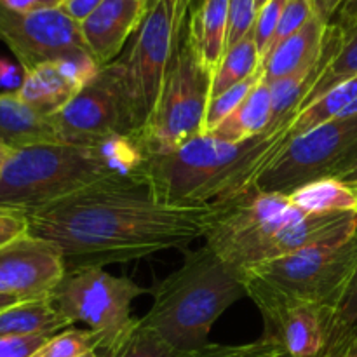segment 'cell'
<instances>
[{"mask_svg":"<svg viewBox=\"0 0 357 357\" xmlns=\"http://www.w3.org/2000/svg\"><path fill=\"white\" fill-rule=\"evenodd\" d=\"M218 206L157 201L145 183H105L26 213L28 234L61 250L66 271L129 264L206 237Z\"/></svg>","mask_w":357,"mask_h":357,"instance_id":"cell-1","label":"cell"},{"mask_svg":"<svg viewBox=\"0 0 357 357\" xmlns=\"http://www.w3.org/2000/svg\"><path fill=\"white\" fill-rule=\"evenodd\" d=\"M149 150L139 135L96 145L37 143L14 150L0 174V208L30 213L105 183H145Z\"/></svg>","mask_w":357,"mask_h":357,"instance_id":"cell-2","label":"cell"},{"mask_svg":"<svg viewBox=\"0 0 357 357\" xmlns=\"http://www.w3.org/2000/svg\"><path fill=\"white\" fill-rule=\"evenodd\" d=\"M288 129L265 131L241 143L197 136L174 152L150 155L146 185L166 204H225L257 183L288 142Z\"/></svg>","mask_w":357,"mask_h":357,"instance_id":"cell-3","label":"cell"},{"mask_svg":"<svg viewBox=\"0 0 357 357\" xmlns=\"http://www.w3.org/2000/svg\"><path fill=\"white\" fill-rule=\"evenodd\" d=\"M357 232V215H305L288 195L264 192L253 185L222 204L206 234V244L239 271L278 260L303 248Z\"/></svg>","mask_w":357,"mask_h":357,"instance_id":"cell-4","label":"cell"},{"mask_svg":"<svg viewBox=\"0 0 357 357\" xmlns=\"http://www.w3.org/2000/svg\"><path fill=\"white\" fill-rule=\"evenodd\" d=\"M244 296V272L206 244L185 251L181 267L153 288L152 307L139 321L180 351H201L216 319Z\"/></svg>","mask_w":357,"mask_h":357,"instance_id":"cell-5","label":"cell"},{"mask_svg":"<svg viewBox=\"0 0 357 357\" xmlns=\"http://www.w3.org/2000/svg\"><path fill=\"white\" fill-rule=\"evenodd\" d=\"M187 16L181 0H152L131 47L114 61L138 135L155 110Z\"/></svg>","mask_w":357,"mask_h":357,"instance_id":"cell-6","label":"cell"},{"mask_svg":"<svg viewBox=\"0 0 357 357\" xmlns=\"http://www.w3.org/2000/svg\"><path fill=\"white\" fill-rule=\"evenodd\" d=\"M211 86L213 72L199 59L185 21L155 110L139 132L149 155L174 152L190 139L202 136Z\"/></svg>","mask_w":357,"mask_h":357,"instance_id":"cell-7","label":"cell"},{"mask_svg":"<svg viewBox=\"0 0 357 357\" xmlns=\"http://www.w3.org/2000/svg\"><path fill=\"white\" fill-rule=\"evenodd\" d=\"M357 271V232L335 237L244 271V279L281 295L340 310Z\"/></svg>","mask_w":357,"mask_h":357,"instance_id":"cell-8","label":"cell"},{"mask_svg":"<svg viewBox=\"0 0 357 357\" xmlns=\"http://www.w3.org/2000/svg\"><path fill=\"white\" fill-rule=\"evenodd\" d=\"M356 176L357 115L333 119L286 142L255 185L264 192L289 195L324 178Z\"/></svg>","mask_w":357,"mask_h":357,"instance_id":"cell-9","label":"cell"},{"mask_svg":"<svg viewBox=\"0 0 357 357\" xmlns=\"http://www.w3.org/2000/svg\"><path fill=\"white\" fill-rule=\"evenodd\" d=\"M145 289L129 278H117L103 267L68 268L51 295L54 309L68 321L84 323L100 338L105 352L132 324L131 303Z\"/></svg>","mask_w":357,"mask_h":357,"instance_id":"cell-10","label":"cell"},{"mask_svg":"<svg viewBox=\"0 0 357 357\" xmlns=\"http://www.w3.org/2000/svg\"><path fill=\"white\" fill-rule=\"evenodd\" d=\"M244 284L246 295L264 317V337L278 345L286 357H324L357 331L340 326L338 310L333 307L291 298L250 279H244Z\"/></svg>","mask_w":357,"mask_h":357,"instance_id":"cell-11","label":"cell"},{"mask_svg":"<svg viewBox=\"0 0 357 357\" xmlns=\"http://www.w3.org/2000/svg\"><path fill=\"white\" fill-rule=\"evenodd\" d=\"M49 119L59 143L96 145L112 136L138 135L114 61L101 66L98 75Z\"/></svg>","mask_w":357,"mask_h":357,"instance_id":"cell-12","label":"cell"},{"mask_svg":"<svg viewBox=\"0 0 357 357\" xmlns=\"http://www.w3.org/2000/svg\"><path fill=\"white\" fill-rule=\"evenodd\" d=\"M0 42L16 56L23 73L77 51H89L80 24L59 7L14 13L0 3Z\"/></svg>","mask_w":357,"mask_h":357,"instance_id":"cell-13","label":"cell"},{"mask_svg":"<svg viewBox=\"0 0 357 357\" xmlns=\"http://www.w3.org/2000/svg\"><path fill=\"white\" fill-rule=\"evenodd\" d=\"M65 272V257L51 241L26 232L0 248V295L21 302L51 298Z\"/></svg>","mask_w":357,"mask_h":357,"instance_id":"cell-14","label":"cell"},{"mask_svg":"<svg viewBox=\"0 0 357 357\" xmlns=\"http://www.w3.org/2000/svg\"><path fill=\"white\" fill-rule=\"evenodd\" d=\"M146 9L142 0H105L80 23L86 47L100 66L119 58L128 38L138 31Z\"/></svg>","mask_w":357,"mask_h":357,"instance_id":"cell-15","label":"cell"},{"mask_svg":"<svg viewBox=\"0 0 357 357\" xmlns=\"http://www.w3.org/2000/svg\"><path fill=\"white\" fill-rule=\"evenodd\" d=\"M326 31L328 24L314 16L302 30L272 49L260 66L264 70V82L271 86L275 80L312 68L321 58Z\"/></svg>","mask_w":357,"mask_h":357,"instance_id":"cell-16","label":"cell"},{"mask_svg":"<svg viewBox=\"0 0 357 357\" xmlns=\"http://www.w3.org/2000/svg\"><path fill=\"white\" fill-rule=\"evenodd\" d=\"M80 89L82 86L66 72L63 63L56 59L24 72L23 82L14 93L38 114L51 117L68 105Z\"/></svg>","mask_w":357,"mask_h":357,"instance_id":"cell-17","label":"cell"},{"mask_svg":"<svg viewBox=\"0 0 357 357\" xmlns=\"http://www.w3.org/2000/svg\"><path fill=\"white\" fill-rule=\"evenodd\" d=\"M187 26L199 59L215 75L227 51L229 0H199L188 10Z\"/></svg>","mask_w":357,"mask_h":357,"instance_id":"cell-18","label":"cell"},{"mask_svg":"<svg viewBox=\"0 0 357 357\" xmlns=\"http://www.w3.org/2000/svg\"><path fill=\"white\" fill-rule=\"evenodd\" d=\"M0 142L13 149L59 143L51 119L20 100L14 91L0 93Z\"/></svg>","mask_w":357,"mask_h":357,"instance_id":"cell-19","label":"cell"},{"mask_svg":"<svg viewBox=\"0 0 357 357\" xmlns=\"http://www.w3.org/2000/svg\"><path fill=\"white\" fill-rule=\"evenodd\" d=\"M272 119L271 86L258 82V86L246 96V100L211 132L215 139L229 143H241L267 131Z\"/></svg>","mask_w":357,"mask_h":357,"instance_id":"cell-20","label":"cell"},{"mask_svg":"<svg viewBox=\"0 0 357 357\" xmlns=\"http://www.w3.org/2000/svg\"><path fill=\"white\" fill-rule=\"evenodd\" d=\"M289 202L305 215L352 213L357 215V176L349 180L324 178L296 188Z\"/></svg>","mask_w":357,"mask_h":357,"instance_id":"cell-21","label":"cell"},{"mask_svg":"<svg viewBox=\"0 0 357 357\" xmlns=\"http://www.w3.org/2000/svg\"><path fill=\"white\" fill-rule=\"evenodd\" d=\"M72 324L54 309L51 298L20 302L0 310V338L65 331Z\"/></svg>","mask_w":357,"mask_h":357,"instance_id":"cell-22","label":"cell"},{"mask_svg":"<svg viewBox=\"0 0 357 357\" xmlns=\"http://www.w3.org/2000/svg\"><path fill=\"white\" fill-rule=\"evenodd\" d=\"M356 100L357 77L335 86L333 89L328 91L324 96H321L319 100L314 101L312 105H309L305 110L300 112V114L293 119L291 124H289L286 138H288L289 142V139L305 135L307 131L324 124V122L333 121V119H340V115L344 114L345 108L351 107Z\"/></svg>","mask_w":357,"mask_h":357,"instance_id":"cell-23","label":"cell"},{"mask_svg":"<svg viewBox=\"0 0 357 357\" xmlns=\"http://www.w3.org/2000/svg\"><path fill=\"white\" fill-rule=\"evenodd\" d=\"M202 351V349H201ZM201 351H180L164 340L157 331L150 330L142 321L135 319L121 338L108 351L101 352L103 357H199Z\"/></svg>","mask_w":357,"mask_h":357,"instance_id":"cell-24","label":"cell"},{"mask_svg":"<svg viewBox=\"0 0 357 357\" xmlns=\"http://www.w3.org/2000/svg\"><path fill=\"white\" fill-rule=\"evenodd\" d=\"M258 70H260V54H258L257 42L251 30L223 56L222 63L213 75L211 98L220 96L236 84L250 79Z\"/></svg>","mask_w":357,"mask_h":357,"instance_id":"cell-25","label":"cell"},{"mask_svg":"<svg viewBox=\"0 0 357 357\" xmlns=\"http://www.w3.org/2000/svg\"><path fill=\"white\" fill-rule=\"evenodd\" d=\"M354 77H357V23L349 30L342 31V44L338 47L337 54L333 56V59L330 61L328 68L324 70L321 79L317 80L316 86L312 87V91L305 96L302 107H300V112L305 110L309 105H312L314 101L324 96L335 86L345 82V80L354 79Z\"/></svg>","mask_w":357,"mask_h":357,"instance_id":"cell-26","label":"cell"},{"mask_svg":"<svg viewBox=\"0 0 357 357\" xmlns=\"http://www.w3.org/2000/svg\"><path fill=\"white\" fill-rule=\"evenodd\" d=\"M264 79V70H258L255 75H251L250 79L243 80V82L236 84L234 87L227 89L225 93H222L220 96L211 98L208 103V110H206L204 117V126H202V136H208L246 100L248 94L258 86V82Z\"/></svg>","mask_w":357,"mask_h":357,"instance_id":"cell-27","label":"cell"},{"mask_svg":"<svg viewBox=\"0 0 357 357\" xmlns=\"http://www.w3.org/2000/svg\"><path fill=\"white\" fill-rule=\"evenodd\" d=\"M96 349H100V338L96 333L91 330L68 328L52 335L31 357H80Z\"/></svg>","mask_w":357,"mask_h":357,"instance_id":"cell-28","label":"cell"},{"mask_svg":"<svg viewBox=\"0 0 357 357\" xmlns=\"http://www.w3.org/2000/svg\"><path fill=\"white\" fill-rule=\"evenodd\" d=\"M286 3H288V0H268L255 17L253 37L255 42H257L258 54H260V66L268 56V52H271L272 44H274L275 31H278L279 21H281Z\"/></svg>","mask_w":357,"mask_h":357,"instance_id":"cell-29","label":"cell"},{"mask_svg":"<svg viewBox=\"0 0 357 357\" xmlns=\"http://www.w3.org/2000/svg\"><path fill=\"white\" fill-rule=\"evenodd\" d=\"M314 16H316V14H314L310 0H288L284 10H282L278 31H275V38H274V44H272V49L278 47L281 42H284L286 38L295 35L298 30H302V28L305 26Z\"/></svg>","mask_w":357,"mask_h":357,"instance_id":"cell-30","label":"cell"},{"mask_svg":"<svg viewBox=\"0 0 357 357\" xmlns=\"http://www.w3.org/2000/svg\"><path fill=\"white\" fill-rule=\"evenodd\" d=\"M255 17H257V0H229L227 51L253 30Z\"/></svg>","mask_w":357,"mask_h":357,"instance_id":"cell-31","label":"cell"},{"mask_svg":"<svg viewBox=\"0 0 357 357\" xmlns=\"http://www.w3.org/2000/svg\"><path fill=\"white\" fill-rule=\"evenodd\" d=\"M284 354L281 349L265 337L243 345H206L199 357H271Z\"/></svg>","mask_w":357,"mask_h":357,"instance_id":"cell-32","label":"cell"},{"mask_svg":"<svg viewBox=\"0 0 357 357\" xmlns=\"http://www.w3.org/2000/svg\"><path fill=\"white\" fill-rule=\"evenodd\" d=\"M51 337L49 333H40L0 338V357H31Z\"/></svg>","mask_w":357,"mask_h":357,"instance_id":"cell-33","label":"cell"},{"mask_svg":"<svg viewBox=\"0 0 357 357\" xmlns=\"http://www.w3.org/2000/svg\"><path fill=\"white\" fill-rule=\"evenodd\" d=\"M28 232L26 215L14 209L0 208V248L9 241L16 239L21 234Z\"/></svg>","mask_w":357,"mask_h":357,"instance_id":"cell-34","label":"cell"},{"mask_svg":"<svg viewBox=\"0 0 357 357\" xmlns=\"http://www.w3.org/2000/svg\"><path fill=\"white\" fill-rule=\"evenodd\" d=\"M338 323H340V326L344 330H357V271L354 278H352L347 293H345V298L342 302L340 310H338Z\"/></svg>","mask_w":357,"mask_h":357,"instance_id":"cell-35","label":"cell"},{"mask_svg":"<svg viewBox=\"0 0 357 357\" xmlns=\"http://www.w3.org/2000/svg\"><path fill=\"white\" fill-rule=\"evenodd\" d=\"M103 2L105 0H63V2L59 3V9H61L66 16L72 17L75 23L80 24Z\"/></svg>","mask_w":357,"mask_h":357,"instance_id":"cell-36","label":"cell"},{"mask_svg":"<svg viewBox=\"0 0 357 357\" xmlns=\"http://www.w3.org/2000/svg\"><path fill=\"white\" fill-rule=\"evenodd\" d=\"M0 3L14 13H35V10L56 9L61 0H0Z\"/></svg>","mask_w":357,"mask_h":357,"instance_id":"cell-37","label":"cell"},{"mask_svg":"<svg viewBox=\"0 0 357 357\" xmlns=\"http://www.w3.org/2000/svg\"><path fill=\"white\" fill-rule=\"evenodd\" d=\"M310 3H312L314 14H316L321 21L330 24L333 23L335 16H337L338 10L342 9L345 0H310Z\"/></svg>","mask_w":357,"mask_h":357,"instance_id":"cell-38","label":"cell"},{"mask_svg":"<svg viewBox=\"0 0 357 357\" xmlns=\"http://www.w3.org/2000/svg\"><path fill=\"white\" fill-rule=\"evenodd\" d=\"M21 82H23V77H21L17 66L7 59L0 58V87L16 91L21 86Z\"/></svg>","mask_w":357,"mask_h":357,"instance_id":"cell-39","label":"cell"},{"mask_svg":"<svg viewBox=\"0 0 357 357\" xmlns=\"http://www.w3.org/2000/svg\"><path fill=\"white\" fill-rule=\"evenodd\" d=\"M356 23H357V0L342 7L333 20V24H337L342 31L349 30V28L354 26Z\"/></svg>","mask_w":357,"mask_h":357,"instance_id":"cell-40","label":"cell"},{"mask_svg":"<svg viewBox=\"0 0 357 357\" xmlns=\"http://www.w3.org/2000/svg\"><path fill=\"white\" fill-rule=\"evenodd\" d=\"M324 357H357V331L349 338H345L344 342L335 345Z\"/></svg>","mask_w":357,"mask_h":357,"instance_id":"cell-41","label":"cell"},{"mask_svg":"<svg viewBox=\"0 0 357 357\" xmlns=\"http://www.w3.org/2000/svg\"><path fill=\"white\" fill-rule=\"evenodd\" d=\"M14 150L16 149H13V146H9V145H6V143L0 142V174H2V171L6 169V166H7V162L10 160V157L14 155Z\"/></svg>","mask_w":357,"mask_h":357,"instance_id":"cell-42","label":"cell"},{"mask_svg":"<svg viewBox=\"0 0 357 357\" xmlns=\"http://www.w3.org/2000/svg\"><path fill=\"white\" fill-rule=\"evenodd\" d=\"M21 300L14 298V296H7V295H0V310L3 309H9V307L16 305V303H20Z\"/></svg>","mask_w":357,"mask_h":357,"instance_id":"cell-43","label":"cell"},{"mask_svg":"<svg viewBox=\"0 0 357 357\" xmlns=\"http://www.w3.org/2000/svg\"><path fill=\"white\" fill-rule=\"evenodd\" d=\"M195 2H197V0H181V3H183V9H185V13L188 14V10H190V7L194 6Z\"/></svg>","mask_w":357,"mask_h":357,"instance_id":"cell-44","label":"cell"},{"mask_svg":"<svg viewBox=\"0 0 357 357\" xmlns=\"http://www.w3.org/2000/svg\"><path fill=\"white\" fill-rule=\"evenodd\" d=\"M80 357H103V356H101V352L96 349V351H89V352H87V354H84V356H80Z\"/></svg>","mask_w":357,"mask_h":357,"instance_id":"cell-45","label":"cell"},{"mask_svg":"<svg viewBox=\"0 0 357 357\" xmlns=\"http://www.w3.org/2000/svg\"><path fill=\"white\" fill-rule=\"evenodd\" d=\"M267 2H268V0H257V13H258V10H260L261 7H264Z\"/></svg>","mask_w":357,"mask_h":357,"instance_id":"cell-46","label":"cell"},{"mask_svg":"<svg viewBox=\"0 0 357 357\" xmlns=\"http://www.w3.org/2000/svg\"><path fill=\"white\" fill-rule=\"evenodd\" d=\"M142 2H143V3H145V6H146V7H149V3H150V2H152V0H142Z\"/></svg>","mask_w":357,"mask_h":357,"instance_id":"cell-47","label":"cell"},{"mask_svg":"<svg viewBox=\"0 0 357 357\" xmlns=\"http://www.w3.org/2000/svg\"><path fill=\"white\" fill-rule=\"evenodd\" d=\"M271 357H286L284 354H275V356H271Z\"/></svg>","mask_w":357,"mask_h":357,"instance_id":"cell-48","label":"cell"},{"mask_svg":"<svg viewBox=\"0 0 357 357\" xmlns=\"http://www.w3.org/2000/svg\"><path fill=\"white\" fill-rule=\"evenodd\" d=\"M61 2H63V0H61Z\"/></svg>","mask_w":357,"mask_h":357,"instance_id":"cell-49","label":"cell"}]
</instances>
